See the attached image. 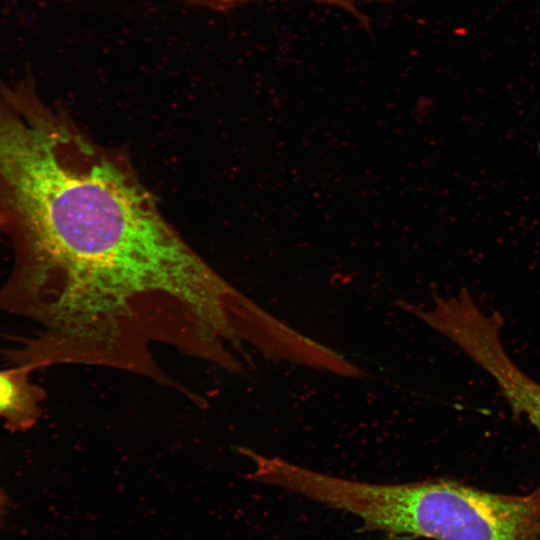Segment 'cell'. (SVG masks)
I'll use <instances>...</instances> for the list:
<instances>
[{
  "label": "cell",
  "instance_id": "6da1fadb",
  "mask_svg": "<svg viewBox=\"0 0 540 540\" xmlns=\"http://www.w3.org/2000/svg\"><path fill=\"white\" fill-rule=\"evenodd\" d=\"M0 213L12 249L0 311L40 326L28 343L45 359L143 351L162 329L169 339L163 314L207 321L231 294L131 172L71 122L31 128L3 150Z\"/></svg>",
  "mask_w": 540,
  "mask_h": 540
},
{
  "label": "cell",
  "instance_id": "7a4b0ae2",
  "mask_svg": "<svg viewBox=\"0 0 540 540\" xmlns=\"http://www.w3.org/2000/svg\"><path fill=\"white\" fill-rule=\"evenodd\" d=\"M352 514L366 530L432 540H540V494L488 492L450 479L359 482Z\"/></svg>",
  "mask_w": 540,
  "mask_h": 540
},
{
  "label": "cell",
  "instance_id": "3957f363",
  "mask_svg": "<svg viewBox=\"0 0 540 540\" xmlns=\"http://www.w3.org/2000/svg\"><path fill=\"white\" fill-rule=\"evenodd\" d=\"M408 311L454 342L485 370L514 413L524 415L540 436V384L527 376L507 354L498 313L483 312L466 288L449 297L434 295L428 308L410 304ZM536 490L540 494V486Z\"/></svg>",
  "mask_w": 540,
  "mask_h": 540
},
{
  "label": "cell",
  "instance_id": "277c9868",
  "mask_svg": "<svg viewBox=\"0 0 540 540\" xmlns=\"http://www.w3.org/2000/svg\"><path fill=\"white\" fill-rule=\"evenodd\" d=\"M31 371L11 365L0 370V419L13 433L26 432L42 414L45 391L30 379Z\"/></svg>",
  "mask_w": 540,
  "mask_h": 540
},
{
  "label": "cell",
  "instance_id": "5b68a950",
  "mask_svg": "<svg viewBox=\"0 0 540 540\" xmlns=\"http://www.w3.org/2000/svg\"><path fill=\"white\" fill-rule=\"evenodd\" d=\"M189 3L197 6L210 8L212 10L227 11L242 3L252 0H187ZM318 3L334 5L340 7L347 12L351 13L357 20H359L365 27L369 25L367 17L361 13L357 7L362 2H377V3H389L398 0H309Z\"/></svg>",
  "mask_w": 540,
  "mask_h": 540
},
{
  "label": "cell",
  "instance_id": "8992f818",
  "mask_svg": "<svg viewBox=\"0 0 540 540\" xmlns=\"http://www.w3.org/2000/svg\"><path fill=\"white\" fill-rule=\"evenodd\" d=\"M9 506V498L6 492L0 486V525L3 521L5 512Z\"/></svg>",
  "mask_w": 540,
  "mask_h": 540
},
{
  "label": "cell",
  "instance_id": "52a82bcc",
  "mask_svg": "<svg viewBox=\"0 0 540 540\" xmlns=\"http://www.w3.org/2000/svg\"><path fill=\"white\" fill-rule=\"evenodd\" d=\"M1 227H2V218L0 216V231H1Z\"/></svg>",
  "mask_w": 540,
  "mask_h": 540
}]
</instances>
